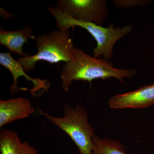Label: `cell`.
I'll list each match as a JSON object with an SVG mask.
<instances>
[{
  "label": "cell",
  "instance_id": "cell-4",
  "mask_svg": "<svg viewBox=\"0 0 154 154\" xmlns=\"http://www.w3.org/2000/svg\"><path fill=\"white\" fill-rule=\"evenodd\" d=\"M39 111L41 115L71 138L79 149V154H92L95 135L85 107L81 105L73 107L65 105L64 115L60 117L52 116L41 110Z\"/></svg>",
  "mask_w": 154,
  "mask_h": 154
},
{
  "label": "cell",
  "instance_id": "cell-5",
  "mask_svg": "<svg viewBox=\"0 0 154 154\" xmlns=\"http://www.w3.org/2000/svg\"><path fill=\"white\" fill-rule=\"evenodd\" d=\"M55 8L76 20L99 25L109 17L105 0H58Z\"/></svg>",
  "mask_w": 154,
  "mask_h": 154
},
{
  "label": "cell",
  "instance_id": "cell-6",
  "mask_svg": "<svg viewBox=\"0 0 154 154\" xmlns=\"http://www.w3.org/2000/svg\"><path fill=\"white\" fill-rule=\"evenodd\" d=\"M113 109L141 108L154 105V84L142 87L136 91L113 96L109 100Z\"/></svg>",
  "mask_w": 154,
  "mask_h": 154
},
{
  "label": "cell",
  "instance_id": "cell-9",
  "mask_svg": "<svg viewBox=\"0 0 154 154\" xmlns=\"http://www.w3.org/2000/svg\"><path fill=\"white\" fill-rule=\"evenodd\" d=\"M0 152L1 154H38L29 143L21 140L16 131L8 129L0 133Z\"/></svg>",
  "mask_w": 154,
  "mask_h": 154
},
{
  "label": "cell",
  "instance_id": "cell-3",
  "mask_svg": "<svg viewBox=\"0 0 154 154\" xmlns=\"http://www.w3.org/2000/svg\"><path fill=\"white\" fill-rule=\"evenodd\" d=\"M38 52L33 55L18 58L25 72L33 70L38 61L51 63L71 62L75 58V47L69 30L55 29L50 33L38 35L36 39Z\"/></svg>",
  "mask_w": 154,
  "mask_h": 154
},
{
  "label": "cell",
  "instance_id": "cell-7",
  "mask_svg": "<svg viewBox=\"0 0 154 154\" xmlns=\"http://www.w3.org/2000/svg\"><path fill=\"white\" fill-rule=\"evenodd\" d=\"M35 112L31 102L26 98L19 97L0 101V128L18 120L28 118Z\"/></svg>",
  "mask_w": 154,
  "mask_h": 154
},
{
  "label": "cell",
  "instance_id": "cell-2",
  "mask_svg": "<svg viewBox=\"0 0 154 154\" xmlns=\"http://www.w3.org/2000/svg\"><path fill=\"white\" fill-rule=\"evenodd\" d=\"M47 9L55 18L58 29L69 30L72 27L79 26L85 29L94 37L97 45L94 48L93 57L96 58L103 56L106 60L111 59L116 43L132 30L131 25L115 28L111 23L109 27L105 28L102 25L76 20L55 8L48 7Z\"/></svg>",
  "mask_w": 154,
  "mask_h": 154
},
{
  "label": "cell",
  "instance_id": "cell-10",
  "mask_svg": "<svg viewBox=\"0 0 154 154\" xmlns=\"http://www.w3.org/2000/svg\"><path fill=\"white\" fill-rule=\"evenodd\" d=\"M32 33V29L30 26L14 31H8L1 28L0 44L5 46L11 52L22 56H27L23 52V46L25 43L29 44V38H34Z\"/></svg>",
  "mask_w": 154,
  "mask_h": 154
},
{
  "label": "cell",
  "instance_id": "cell-1",
  "mask_svg": "<svg viewBox=\"0 0 154 154\" xmlns=\"http://www.w3.org/2000/svg\"><path fill=\"white\" fill-rule=\"evenodd\" d=\"M73 60L64 64L61 72L62 87L67 92L72 83L75 81L92 82L96 79L102 80L115 78L124 82L125 78L136 75L135 69H123L114 67L112 63L105 59L91 57L82 50L75 47Z\"/></svg>",
  "mask_w": 154,
  "mask_h": 154
},
{
  "label": "cell",
  "instance_id": "cell-11",
  "mask_svg": "<svg viewBox=\"0 0 154 154\" xmlns=\"http://www.w3.org/2000/svg\"><path fill=\"white\" fill-rule=\"evenodd\" d=\"M94 144L92 154H126L125 146L118 141L101 139L95 135Z\"/></svg>",
  "mask_w": 154,
  "mask_h": 154
},
{
  "label": "cell",
  "instance_id": "cell-12",
  "mask_svg": "<svg viewBox=\"0 0 154 154\" xmlns=\"http://www.w3.org/2000/svg\"><path fill=\"white\" fill-rule=\"evenodd\" d=\"M148 1L143 0H116L113 1L114 5L118 9L131 8L135 7H143L146 5Z\"/></svg>",
  "mask_w": 154,
  "mask_h": 154
},
{
  "label": "cell",
  "instance_id": "cell-8",
  "mask_svg": "<svg viewBox=\"0 0 154 154\" xmlns=\"http://www.w3.org/2000/svg\"><path fill=\"white\" fill-rule=\"evenodd\" d=\"M0 64L8 69L13 75L14 83L11 87L12 95H14L18 91V79L22 76L25 77L27 81L33 83V88L30 90L33 94L36 92L38 93L39 91H46L49 88V83L46 80H42L38 78L33 79L27 75L21 64L12 57L11 52L0 53Z\"/></svg>",
  "mask_w": 154,
  "mask_h": 154
}]
</instances>
